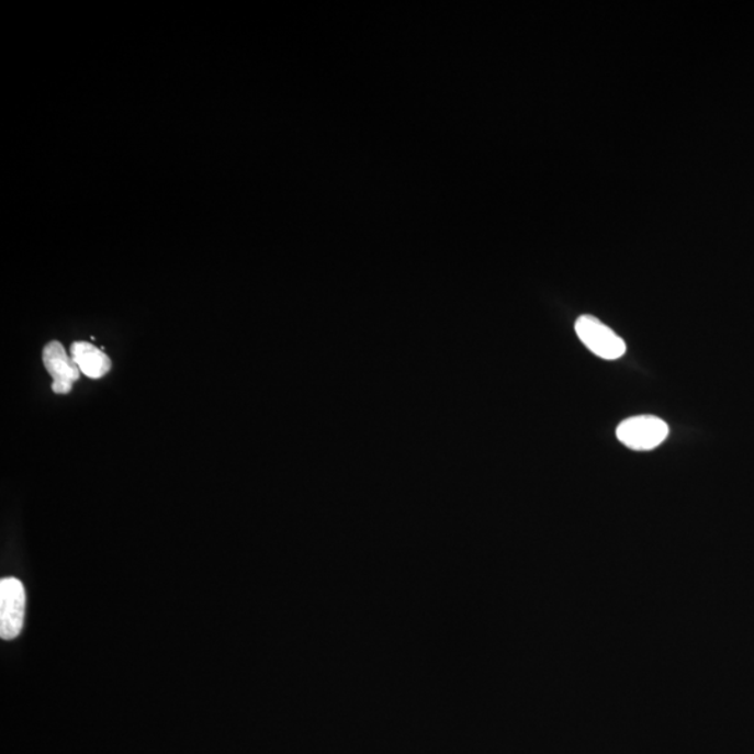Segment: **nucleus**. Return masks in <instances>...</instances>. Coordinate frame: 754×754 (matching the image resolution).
Instances as JSON below:
<instances>
[{
    "instance_id": "1",
    "label": "nucleus",
    "mask_w": 754,
    "mask_h": 754,
    "mask_svg": "<svg viewBox=\"0 0 754 754\" xmlns=\"http://www.w3.org/2000/svg\"><path fill=\"white\" fill-rule=\"evenodd\" d=\"M668 435V425L663 419L651 417V415L626 419L617 430L620 442L629 449L639 451L659 448Z\"/></svg>"
},
{
    "instance_id": "2",
    "label": "nucleus",
    "mask_w": 754,
    "mask_h": 754,
    "mask_svg": "<svg viewBox=\"0 0 754 754\" xmlns=\"http://www.w3.org/2000/svg\"><path fill=\"white\" fill-rule=\"evenodd\" d=\"M576 333L584 346L599 358L612 361L624 356L626 344L622 338L597 317L588 315L579 317L576 323Z\"/></svg>"
},
{
    "instance_id": "3",
    "label": "nucleus",
    "mask_w": 754,
    "mask_h": 754,
    "mask_svg": "<svg viewBox=\"0 0 754 754\" xmlns=\"http://www.w3.org/2000/svg\"><path fill=\"white\" fill-rule=\"evenodd\" d=\"M25 615V592L20 579L2 578L0 582V635L13 640L22 633Z\"/></svg>"
},
{
    "instance_id": "4",
    "label": "nucleus",
    "mask_w": 754,
    "mask_h": 754,
    "mask_svg": "<svg viewBox=\"0 0 754 754\" xmlns=\"http://www.w3.org/2000/svg\"><path fill=\"white\" fill-rule=\"evenodd\" d=\"M43 362L49 376L53 378V392L69 394L74 383L79 381L81 372L70 353L59 341H49L44 347Z\"/></svg>"
},
{
    "instance_id": "5",
    "label": "nucleus",
    "mask_w": 754,
    "mask_h": 754,
    "mask_svg": "<svg viewBox=\"0 0 754 754\" xmlns=\"http://www.w3.org/2000/svg\"><path fill=\"white\" fill-rule=\"evenodd\" d=\"M70 356L81 374L89 379H101L111 372V358L94 344L75 341L70 347Z\"/></svg>"
}]
</instances>
